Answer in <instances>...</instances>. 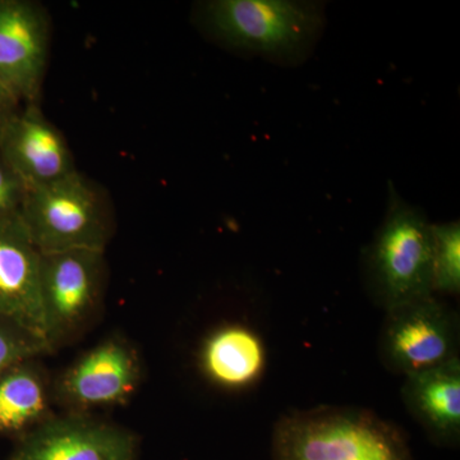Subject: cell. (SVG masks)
Instances as JSON below:
<instances>
[{
    "instance_id": "1",
    "label": "cell",
    "mask_w": 460,
    "mask_h": 460,
    "mask_svg": "<svg viewBox=\"0 0 460 460\" xmlns=\"http://www.w3.org/2000/svg\"><path fill=\"white\" fill-rule=\"evenodd\" d=\"M326 5L313 0H208L196 22L211 40L248 58L298 66L314 54L326 26Z\"/></svg>"
},
{
    "instance_id": "2",
    "label": "cell",
    "mask_w": 460,
    "mask_h": 460,
    "mask_svg": "<svg viewBox=\"0 0 460 460\" xmlns=\"http://www.w3.org/2000/svg\"><path fill=\"white\" fill-rule=\"evenodd\" d=\"M272 460H414L401 429L362 408L293 411L275 423Z\"/></svg>"
},
{
    "instance_id": "3",
    "label": "cell",
    "mask_w": 460,
    "mask_h": 460,
    "mask_svg": "<svg viewBox=\"0 0 460 460\" xmlns=\"http://www.w3.org/2000/svg\"><path fill=\"white\" fill-rule=\"evenodd\" d=\"M431 226L389 181L385 217L363 256L366 287L384 311L432 295Z\"/></svg>"
},
{
    "instance_id": "4",
    "label": "cell",
    "mask_w": 460,
    "mask_h": 460,
    "mask_svg": "<svg viewBox=\"0 0 460 460\" xmlns=\"http://www.w3.org/2000/svg\"><path fill=\"white\" fill-rule=\"evenodd\" d=\"M21 222L40 253L104 251L111 220L104 199L75 171L48 186L26 190Z\"/></svg>"
},
{
    "instance_id": "5",
    "label": "cell",
    "mask_w": 460,
    "mask_h": 460,
    "mask_svg": "<svg viewBox=\"0 0 460 460\" xmlns=\"http://www.w3.org/2000/svg\"><path fill=\"white\" fill-rule=\"evenodd\" d=\"M105 268L104 251L40 253L42 323L51 353L74 341L93 323L104 293Z\"/></svg>"
},
{
    "instance_id": "6",
    "label": "cell",
    "mask_w": 460,
    "mask_h": 460,
    "mask_svg": "<svg viewBox=\"0 0 460 460\" xmlns=\"http://www.w3.org/2000/svg\"><path fill=\"white\" fill-rule=\"evenodd\" d=\"M458 314L435 295L385 311L378 352L393 374L408 376L459 357Z\"/></svg>"
},
{
    "instance_id": "7",
    "label": "cell",
    "mask_w": 460,
    "mask_h": 460,
    "mask_svg": "<svg viewBox=\"0 0 460 460\" xmlns=\"http://www.w3.org/2000/svg\"><path fill=\"white\" fill-rule=\"evenodd\" d=\"M142 380V362L132 343L120 335L91 348L53 381L54 404L66 413L93 414L122 407Z\"/></svg>"
},
{
    "instance_id": "8",
    "label": "cell",
    "mask_w": 460,
    "mask_h": 460,
    "mask_svg": "<svg viewBox=\"0 0 460 460\" xmlns=\"http://www.w3.org/2000/svg\"><path fill=\"white\" fill-rule=\"evenodd\" d=\"M140 438L93 414H54L16 440L8 460H137Z\"/></svg>"
},
{
    "instance_id": "9",
    "label": "cell",
    "mask_w": 460,
    "mask_h": 460,
    "mask_svg": "<svg viewBox=\"0 0 460 460\" xmlns=\"http://www.w3.org/2000/svg\"><path fill=\"white\" fill-rule=\"evenodd\" d=\"M49 18L41 5L0 0V83L20 102L36 104L48 65Z\"/></svg>"
},
{
    "instance_id": "10",
    "label": "cell",
    "mask_w": 460,
    "mask_h": 460,
    "mask_svg": "<svg viewBox=\"0 0 460 460\" xmlns=\"http://www.w3.org/2000/svg\"><path fill=\"white\" fill-rule=\"evenodd\" d=\"M0 157L26 190L48 186L77 171L62 133L38 104H27L0 127Z\"/></svg>"
},
{
    "instance_id": "11",
    "label": "cell",
    "mask_w": 460,
    "mask_h": 460,
    "mask_svg": "<svg viewBox=\"0 0 460 460\" xmlns=\"http://www.w3.org/2000/svg\"><path fill=\"white\" fill-rule=\"evenodd\" d=\"M39 270L40 252L21 217L0 223V314L45 341Z\"/></svg>"
},
{
    "instance_id": "12",
    "label": "cell",
    "mask_w": 460,
    "mask_h": 460,
    "mask_svg": "<svg viewBox=\"0 0 460 460\" xmlns=\"http://www.w3.org/2000/svg\"><path fill=\"white\" fill-rule=\"evenodd\" d=\"M402 399L434 443L458 447L460 440V359L404 377Z\"/></svg>"
},
{
    "instance_id": "13",
    "label": "cell",
    "mask_w": 460,
    "mask_h": 460,
    "mask_svg": "<svg viewBox=\"0 0 460 460\" xmlns=\"http://www.w3.org/2000/svg\"><path fill=\"white\" fill-rule=\"evenodd\" d=\"M199 366L215 385L228 390L246 389L256 384L265 371V345L246 326H220L202 343Z\"/></svg>"
},
{
    "instance_id": "14",
    "label": "cell",
    "mask_w": 460,
    "mask_h": 460,
    "mask_svg": "<svg viewBox=\"0 0 460 460\" xmlns=\"http://www.w3.org/2000/svg\"><path fill=\"white\" fill-rule=\"evenodd\" d=\"M53 381L39 358L0 375V436L16 440L54 414Z\"/></svg>"
},
{
    "instance_id": "15",
    "label": "cell",
    "mask_w": 460,
    "mask_h": 460,
    "mask_svg": "<svg viewBox=\"0 0 460 460\" xmlns=\"http://www.w3.org/2000/svg\"><path fill=\"white\" fill-rule=\"evenodd\" d=\"M431 289L435 296H459L460 223H432Z\"/></svg>"
},
{
    "instance_id": "16",
    "label": "cell",
    "mask_w": 460,
    "mask_h": 460,
    "mask_svg": "<svg viewBox=\"0 0 460 460\" xmlns=\"http://www.w3.org/2000/svg\"><path fill=\"white\" fill-rule=\"evenodd\" d=\"M50 353L44 339L16 321L0 314V375L18 363Z\"/></svg>"
},
{
    "instance_id": "17",
    "label": "cell",
    "mask_w": 460,
    "mask_h": 460,
    "mask_svg": "<svg viewBox=\"0 0 460 460\" xmlns=\"http://www.w3.org/2000/svg\"><path fill=\"white\" fill-rule=\"evenodd\" d=\"M26 189L0 157V223L20 217Z\"/></svg>"
},
{
    "instance_id": "18",
    "label": "cell",
    "mask_w": 460,
    "mask_h": 460,
    "mask_svg": "<svg viewBox=\"0 0 460 460\" xmlns=\"http://www.w3.org/2000/svg\"><path fill=\"white\" fill-rule=\"evenodd\" d=\"M20 102L0 83V127L12 114L16 113Z\"/></svg>"
}]
</instances>
